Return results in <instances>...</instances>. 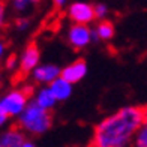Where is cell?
<instances>
[{"label": "cell", "instance_id": "obj_1", "mask_svg": "<svg viewBox=\"0 0 147 147\" xmlns=\"http://www.w3.org/2000/svg\"><path fill=\"white\" fill-rule=\"evenodd\" d=\"M144 108L138 105H125L105 116L92 135L93 147H132L135 134L141 125Z\"/></svg>", "mask_w": 147, "mask_h": 147}, {"label": "cell", "instance_id": "obj_2", "mask_svg": "<svg viewBox=\"0 0 147 147\" xmlns=\"http://www.w3.org/2000/svg\"><path fill=\"white\" fill-rule=\"evenodd\" d=\"M17 119H18V128L24 134H29V135H44L53 126L51 111L39 108L32 101L27 104V107Z\"/></svg>", "mask_w": 147, "mask_h": 147}, {"label": "cell", "instance_id": "obj_3", "mask_svg": "<svg viewBox=\"0 0 147 147\" xmlns=\"http://www.w3.org/2000/svg\"><path fill=\"white\" fill-rule=\"evenodd\" d=\"M29 102H30V89L17 87L6 92L3 96H0V110L5 114H8L9 119L18 117Z\"/></svg>", "mask_w": 147, "mask_h": 147}, {"label": "cell", "instance_id": "obj_4", "mask_svg": "<svg viewBox=\"0 0 147 147\" xmlns=\"http://www.w3.org/2000/svg\"><path fill=\"white\" fill-rule=\"evenodd\" d=\"M66 42L74 50H84L93 42V30L86 24H71L66 32Z\"/></svg>", "mask_w": 147, "mask_h": 147}, {"label": "cell", "instance_id": "obj_5", "mask_svg": "<svg viewBox=\"0 0 147 147\" xmlns=\"http://www.w3.org/2000/svg\"><path fill=\"white\" fill-rule=\"evenodd\" d=\"M66 15L71 20L72 24H86L90 26L95 21V11L93 5L89 2H74L68 6Z\"/></svg>", "mask_w": 147, "mask_h": 147}, {"label": "cell", "instance_id": "obj_6", "mask_svg": "<svg viewBox=\"0 0 147 147\" xmlns=\"http://www.w3.org/2000/svg\"><path fill=\"white\" fill-rule=\"evenodd\" d=\"M60 77V68L54 63H39L30 72V78L38 86H48Z\"/></svg>", "mask_w": 147, "mask_h": 147}, {"label": "cell", "instance_id": "obj_7", "mask_svg": "<svg viewBox=\"0 0 147 147\" xmlns=\"http://www.w3.org/2000/svg\"><path fill=\"white\" fill-rule=\"evenodd\" d=\"M39 63H41V53H39L38 47L33 44L26 47L21 53V56L18 57V69L24 75L30 74Z\"/></svg>", "mask_w": 147, "mask_h": 147}, {"label": "cell", "instance_id": "obj_8", "mask_svg": "<svg viewBox=\"0 0 147 147\" xmlns=\"http://www.w3.org/2000/svg\"><path fill=\"white\" fill-rule=\"evenodd\" d=\"M87 75V63L84 60H74L63 68H60V77L71 84H77Z\"/></svg>", "mask_w": 147, "mask_h": 147}, {"label": "cell", "instance_id": "obj_9", "mask_svg": "<svg viewBox=\"0 0 147 147\" xmlns=\"http://www.w3.org/2000/svg\"><path fill=\"white\" fill-rule=\"evenodd\" d=\"M30 101H32L33 104H36L39 108L47 110V111L54 110L56 105H57L56 98H54V95L51 93V90H50L48 86H41V87H39L35 93H33V96H30Z\"/></svg>", "mask_w": 147, "mask_h": 147}, {"label": "cell", "instance_id": "obj_10", "mask_svg": "<svg viewBox=\"0 0 147 147\" xmlns=\"http://www.w3.org/2000/svg\"><path fill=\"white\" fill-rule=\"evenodd\" d=\"M48 87H50L51 93L54 95L57 102L68 101V99L72 96V92H74V84H71L69 81H66V80L62 78V77H59L53 83H50Z\"/></svg>", "mask_w": 147, "mask_h": 147}, {"label": "cell", "instance_id": "obj_11", "mask_svg": "<svg viewBox=\"0 0 147 147\" xmlns=\"http://www.w3.org/2000/svg\"><path fill=\"white\" fill-rule=\"evenodd\" d=\"M26 141V134L20 128L6 129L0 135V147H23Z\"/></svg>", "mask_w": 147, "mask_h": 147}, {"label": "cell", "instance_id": "obj_12", "mask_svg": "<svg viewBox=\"0 0 147 147\" xmlns=\"http://www.w3.org/2000/svg\"><path fill=\"white\" fill-rule=\"evenodd\" d=\"M93 30V42H98V41H104V42H108L111 41L116 35V29H114V24L108 20H102L96 24Z\"/></svg>", "mask_w": 147, "mask_h": 147}, {"label": "cell", "instance_id": "obj_13", "mask_svg": "<svg viewBox=\"0 0 147 147\" xmlns=\"http://www.w3.org/2000/svg\"><path fill=\"white\" fill-rule=\"evenodd\" d=\"M134 147H147V107H144V113H143V120L141 125L135 134L134 138Z\"/></svg>", "mask_w": 147, "mask_h": 147}, {"label": "cell", "instance_id": "obj_14", "mask_svg": "<svg viewBox=\"0 0 147 147\" xmlns=\"http://www.w3.org/2000/svg\"><path fill=\"white\" fill-rule=\"evenodd\" d=\"M39 0H11V5H12V9L15 12H20V14H23V12L29 11L32 6H35Z\"/></svg>", "mask_w": 147, "mask_h": 147}, {"label": "cell", "instance_id": "obj_15", "mask_svg": "<svg viewBox=\"0 0 147 147\" xmlns=\"http://www.w3.org/2000/svg\"><path fill=\"white\" fill-rule=\"evenodd\" d=\"M93 11H95V18L98 21H102V20H107L110 14V8L105 3H96L93 5Z\"/></svg>", "mask_w": 147, "mask_h": 147}, {"label": "cell", "instance_id": "obj_16", "mask_svg": "<svg viewBox=\"0 0 147 147\" xmlns=\"http://www.w3.org/2000/svg\"><path fill=\"white\" fill-rule=\"evenodd\" d=\"M5 68L8 71H15L18 69V57L17 56H9L5 60Z\"/></svg>", "mask_w": 147, "mask_h": 147}, {"label": "cell", "instance_id": "obj_17", "mask_svg": "<svg viewBox=\"0 0 147 147\" xmlns=\"http://www.w3.org/2000/svg\"><path fill=\"white\" fill-rule=\"evenodd\" d=\"M15 27H17V30H20V32H26V30L30 27V21H29L27 18L21 17V18H18V20H17Z\"/></svg>", "mask_w": 147, "mask_h": 147}, {"label": "cell", "instance_id": "obj_18", "mask_svg": "<svg viewBox=\"0 0 147 147\" xmlns=\"http://www.w3.org/2000/svg\"><path fill=\"white\" fill-rule=\"evenodd\" d=\"M6 17H8V11H6V5L0 3V29L6 24Z\"/></svg>", "mask_w": 147, "mask_h": 147}, {"label": "cell", "instance_id": "obj_19", "mask_svg": "<svg viewBox=\"0 0 147 147\" xmlns=\"http://www.w3.org/2000/svg\"><path fill=\"white\" fill-rule=\"evenodd\" d=\"M8 122H9V116H8V114H5V113L0 110V129L5 128V126L8 125Z\"/></svg>", "mask_w": 147, "mask_h": 147}, {"label": "cell", "instance_id": "obj_20", "mask_svg": "<svg viewBox=\"0 0 147 147\" xmlns=\"http://www.w3.org/2000/svg\"><path fill=\"white\" fill-rule=\"evenodd\" d=\"M5 54H6V44H5V41L0 39V62L3 60Z\"/></svg>", "mask_w": 147, "mask_h": 147}, {"label": "cell", "instance_id": "obj_21", "mask_svg": "<svg viewBox=\"0 0 147 147\" xmlns=\"http://www.w3.org/2000/svg\"><path fill=\"white\" fill-rule=\"evenodd\" d=\"M69 0H53V3H54L56 8H65L66 5H68Z\"/></svg>", "mask_w": 147, "mask_h": 147}, {"label": "cell", "instance_id": "obj_22", "mask_svg": "<svg viewBox=\"0 0 147 147\" xmlns=\"http://www.w3.org/2000/svg\"><path fill=\"white\" fill-rule=\"evenodd\" d=\"M23 147H36V144L32 141V140H27L26 138V141L23 143Z\"/></svg>", "mask_w": 147, "mask_h": 147}, {"label": "cell", "instance_id": "obj_23", "mask_svg": "<svg viewBox=\"0 0 147 147\" xmlns=\"http://www.w3.org/2000/svg\"><path fill=\"white\" fill-rule=\"evenodd\" d=\"M2 83H3V75H2V72H0V87H2Z\"/></svg>", "mask_w": 147, "mask_h": 147}, {"label": "cell", "instance_id": "obj_24", "mask_svg": "<svg viewBox=\"0 0 147 147\" xmlns=\"http://www.w3.org/2000/svg\"><path fill=\"white\" fill-rule=\"evenodd\" d=\"M89 147H93V146H89Z\"/></svg>", "mask_w": 147, "mask_h": 147}]
</instances>
